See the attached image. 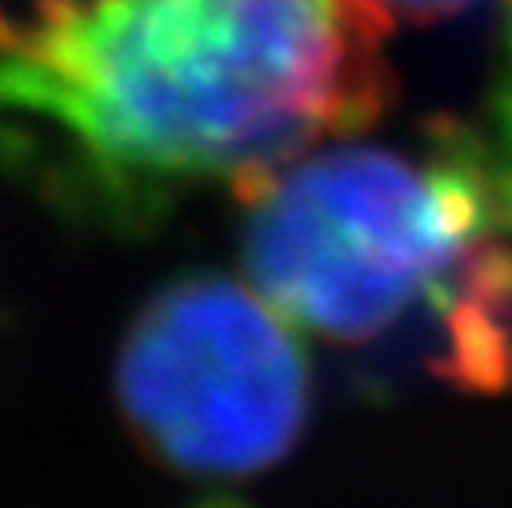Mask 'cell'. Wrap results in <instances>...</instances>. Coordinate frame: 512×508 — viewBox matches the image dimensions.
<instances>
[{"mask_svg": "<svg viewBox=\"0 0 512 508\" xmlns=\"http://www.w3.org/2000/svg\"><path fill=\"white\" fill-rule=\"evenodd\" d=\"M384 28L372 0H40L0 16V148L112 220L248 196L384 112Z\"/></svg>", "mask_w": 512, "mask_h": 508, "instance_id": "6da1fadb", "label": "cell"}, {"mask_svg": "<svg viewBox=\"0 0 512 508\" xmlns=\"http://www.w3.org/2000/svg\"><path fill=\"white\" fill-rule=\"evenodd\" d=\"M472 136L328 148L248 192L244 268L300 328L468 392L512 384V244Z\"/></svg>", "mask_w": 512, "mask_h": 508, "instance_id": "7a4b0ae2", "label": "cell"}, {"mask_svg": "<svg viewBox=\"0 0 512 508\" xmlns=\"http://www.w3.org/2000/svg\"><path fill=\"white\" fill-rule=\"evenodd\" d=\"M132 436L188 476H252L308 424L312 376L296 336L220 272H184L144 300L116 356Z\"/></svg>", "mask_w": 512, "mask_h": 508, "instance_id": "3957f363", "label": "cell"}, {"mask_svg": "<svg viewBox=\"0 0 512 508\" xmlns=\"http://www.w3.org/2000/svg\"><path fill=\"white\" fill-rule=\"evenodd\" d=\"M492 208L504 228H512V40H508V72L492 104V128L488 136H472Z\"/></svg>", "mask_w": 512, "mask_h": 508, "instance_id": "277c9868", "label": "cell"}, {"mask_svg": "<svg viewBox=\"0 0 512 508\" xmlns=\"http://www.w3.org/2000/svg\"><path fill=\"white\" fill-rule=\"evenodd\" d=\"M372 4L384 12V20H440L468 8L472 0H372Z\"/></svg>", "mask_w": 512, "mask_h": 508, "instance_id": "5b68a950", "label": "cell"}, {"mask_svg": "<svg viewBox=\"0 0 512 508\" xmlns=\"http://www.w3.org/2000/svg\"><path fill=\"white\" fill-rule=\"evenodd\" d=\"M196 508H244V504H236V500H204V504H196Z\"/></svg>", "mask_w": 512, "mask_h": 508, "instance_id": "8992f818", "label": "cell"}]
</instances>
